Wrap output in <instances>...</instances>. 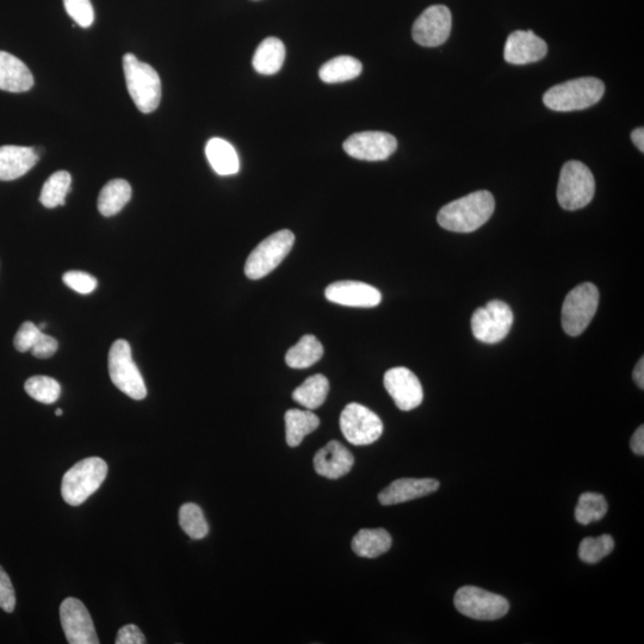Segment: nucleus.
<instances>
[{
  "instance_id": "nucleus-6",
  "label": "nucleus",
  "mask_w": 644,
  "mask_h": 644,
  "mask_svg": "<svg viewBox=\"0 0 644 644\" xmlns=\"http://www.w3.org/2000/svg\"><path fill=\"white\" fill-rule=\"evenodd\" d=\"M294 244L295 235L289 229L271 234L247 258L245 275L255 281L268 276L286 259Z\"/></svg>"
},
{
  "instance_id": "nucleus-27",
  "label": "nucleus",
  "mask_w": 644,
  "mask_h": 644,
  "mask_svg": "<svg viewBox=\"0 0 644 644\" xmlns=\"http://www.w3.org/2000/svg\"><path fill=\"white\" fill-rule=\"evenodd\" d=\"M363 65L356 58L342 55L334 58L320 68L319 77L327 84L349 82L361 76Z\"/></svg>"
},
{
  "instance_id": "nucleus-37",
  "label": "nucleus",
  "mask_w": 644,
  "mask_h": 644,
  "mask_svg": "<svg viewBox=\"0 0 644 644\" xmlns=\"http://www.w3.org/2000/svg\"><path fill=\"white\" fill-rule=\"evenodd\" d=\"M41 333L39 326H36L33 322H23L14 339L16 350L20 352L32 351Z\"/></svg>"
},
{
  "instance_id": "nucleus-13",
  "label": "nucleus",
  "mask_w": 644,
  "mask_h": 644,
  "mask_svg": "<svg viewBox=\"0 0 644 644\" xmlns=\"http://www.w3.org/2000/svg\"><path fill=\"white\" fill-rule=\"evenodd\" d=\"M60 621L70 644H98L90 612L76 598H67L60 606Z\"/></svg>"
},
{
  "instance_id": "nucleus-17",
  "label": "nucleus",
  "mask_w": 644,
  "mask_h": 644,
  "mask_svg": "<svg viewBox=\"0 0 644 644\" xmlns=\"http://www.w3.org/2000/svg\"><path fill=\"white\" fill-rule=\"evenodd\" d=\"M547 42L534 32L517 30L506 40L504 58L512 65L538 63L547 57Z\"/></svg>"
},
{
  "instance_id": "nucleus-20",
  "label": "nucleus",
  "mask_w": 644,
  "mask_h": 644,
  "mask_svg": "<svg viewBox=\"0 0 644 644\" xmlns=\"http://www.w3.org/2000/svg\"><path fill=\"white\" fill-rule=\"evenodd\" d=\"M39 160L40 154L32 147H0V181H15L27 175Z\"/></svg>"
},
{
  "instance_id": "nucleus-12",
  "label": "nucleus",
  "mask_w": 644,
  "mask_h": 644,
  "mask_svg": "<svg viewBox=\"0 0 644 644\" xmlns=\"http://www.w3.org/2000/svg\"><path fill=\"white\" fill-rule=\"evenodd\" d=\"M452 17L445 5H432L414 22L413 40L423 47H438L447 42L451 33Z\"/></svg>"
},
{
  "instance_id": "nucleus-28",
  "label": "nucleus",
  "mask_w": 644,
  "mask_h": 644,
  "mask_svg": "<svg viewBox=\"0 0 644 644\" xmlns=\"http://www.w3.org/2000/svg\"><path fill=\"white\" fill-rule=\"evenodd\" d=\"M324 356V346L312 334H307L300 339L286 355L288 367L293 369H307L317 364Z\"/></svg>"
},
{
  "instance_id": "nucleus-1",
  "label": "nucleus",
  "mask_w": 644,
  "mask_h": 644,
  "mask_svg": "<svg viewBox=\"0 0 644 644\" xmlns=\"http://www.w3.org/2000/svg\"><path fill=\"white\" fill-rule=\"evenodd\" d=\"M494 209L493 195L486 190L476 191L444 206L437 221L447 231L472 233L492 218Z\"/></svg>"
},
{
  "instance_id": "nucleus-42",
  "label": "nucleus",
  "mask_w": 644,
  "mask_h": 644,
  "mask_svg": "<svg viewBox=\"0 0 644 644\" xmlns=\"http://www.w3.org/2000/svg\"><path fill=\"white\" fill-rule=\"evenodd\" d=\"M634 380H635L637 386H639L641 389L644 388V359H643V357L640 359L639 363L636 364V367H635V370H634Z\"/></svg>"
},
{
  "instance_id": "nucleus-39",
  "label": "nucleus",
  "mask_w": 644,
  "mask_h": 644,
  "mask_svg": "<svg viewBox=\"0 0 644 644\" xmlns=\"http://www.w3.org/2000/svg\"><path fill=\"white\" fill-rule=\"evenodd\" d=\"M58 348V340L42 332L32 349V354L36 358L47 359L51 358Z\"/></svg>"
},
{
  "instance_id": "nucleus-26",
  "label": "nucleus",
  "mask_w": 644,
  "mask_h": 644,
  "mask_svg": "<svg viewBox=\"0 0 644 644\" xmlns=\"http://www.w3.org/2000/svg\"><path fill=\"white\" fill-rule=\"evenodd\" d=\"M328 392H330V382L327 377L317 374L308 377L294 390L293 399L306 410L314 411L325 404Z\"/></svg>"
},
{
  "instance_id": "nucleus-10",
  "label": "nucleus",
  "mask_w": 644,
  "mask_h": 644,
  "mask_svg": "<svg viewBox=\"0 0 644 644\" xmlns=\"http://www.w3.org/2000/svg\"><path fill=\"white\" fill-rule=\"evenodd\" d=\"M513 321L515 317L507 303L499 300L488 302L485 307L476 309L473 314L474 337L485 344L500 343L509 336Z\"/></svg>"
},
{
  "instance_id": "nucleus-19",
  "label": "nucleus",
  "mask_w": 644,
  "mask_h": 644,
  "mask_svg": "<svg viewBox=\"0 0 644 644\" xmlns=\"http://www.w3.org/2000/svg\"><path fill=\"white\" fill-rule=\"evenodd\" d=\"M439 481L435 479H399L383 489L379 501L383 506L407 503L438 491Z\"/></svg>"
},
{
  "instance_id": "nucleus-2",
  "label": "nucleus",
  "mask_w": 644,
  "mask_h": 644,
  "mask_svg": "<svg viewBox=\"0 0 644 644\" xmlns=\"http://www.w3.org/2000/svg\"><path fill=\"white\" fill-rule=\"evenodd\" d=\"M605 94L602 80L592 77L569 80L555 85L543 96V103L550 110L569 113L596 105Z\"/></svg>"
},
{
  "instance_id": "nucleus-38",
  "label": "nucleus",
  "mask_w": 644,
  "mask_h": 644,
  "mask_svg": "<svg viewBox=\"0 0 644 644\" xmlns=\"http://www.w3.org/2000/svg\"><path fill=\"white\" fill-rule=\"evenodd\" d=\"M16 608V594L15 588L9 575L6 574L2 566H0V609L5 612H14Z\"/></svg>"
},
{
  "instance_id": "nucleus-23",
  "label": "nucleus",
  "mask_w": 644,
  "mask_h": 644,
  "mask_svg": "<svg viewBox=\"0 0 644 644\" xmlns=\"http://www.w3.org/2000/svg\"><path fill=\"white\" fill-rule=\"evenodd\" d=\"M206 156L213 170L220 176L237 175L240 170L237 151L224 139H210L206 146Z\"/></svg>"
},
{
  "instance_id": "nucleus-43",
  "label": "nucleus",
  "mask_w": 644,
  "mask_h": 644,
  "mask_svg": "<svg viewBox=\"0 0 644 644\" xmlns=\"http://www.w3.org/2000/svg\"><path fill=\"white\" fill-rule=\"evenodd\" d=\"M631 140H633L634 145L639 148V150L644 152V130L643 128H636L633 133H631Z\"/></svg>"
},
{
  "instance_id": "nucleus-21",
  "label": "nucleus",
  "mask_w": 644,
  "mask_h": 644,
  "mask_svg": "<svg viewBox=\"0 0 644 644\" xmlns=\"http://www.w3.org/2000/svg\"><path fill=\"white\" fill-rule=\"evenodd\" d=\"M34 86V77L22 60L0 51V90L21 94Z\"/></svg>"
},
{
  "instance_id": "nucleus-15",
  "label": "nucleus",
  "mask_w": 644,
  "mask_h": 644,
  "mask_svg": "<svg viewBox=\"0 0 644 644\" xmlns=\"http://www.w3.org/2000/svg\"><path fill=\"white\" fill-rule=\"evenodd\" d=\"M383 382L396 407L401 411H412L424 400L423 386L410 369L402 367L390 369Z\"/></svg>"
},
{
  "instance_id": "nucleus-33",
  "label": "nucleus",
  "mask_w": 644,
  "mask_h": 644,
  "mask_svg": "<svg viewBox=\"0 0 644 644\" xmlns=\"http://www.w3.org/2000/svg\"><path fill=\"white\" fill-rule=\"evenodd\" d=\"M30 398L42 402V404H54L60 398L61 387L57 380L48 376H34L24 385Z\"/></svg>"
},
{
  "instance_id": "nucleus-7",
  "label": "nucleus",
  "mask_w": 644,
  "mask_h": 644,
  "mask_svg": "<svg viewBox=\"0 0 644 644\" xmlns=\"http://www.w3.org/2000/svg\"><path fill=\"white\" fill-rule=\"evenodd\" d=\"M109 375L114 385L132 398L133 400H144L147 396V388L144 379L136 367L127 340L119 339L111 346L109 351Z\"/></svg>"
},
{
  "instance_id": "nucleus-34",
  "label": "nucleus",
  "mask_w": 644,
  "mask_h": 644,
  "mask_svg": "<svg viewBox=\"0 0 644 644\" xmlns=\"http://www.w3.org/2000/svg\"><path fill=\"white\" fill-rule=\"evenodd\" d=\"M613 548H615V541L610 535H602L597 538L587 537L580 543L579 557L588 565H594L609 556Z\"/></svg>"
},
{
  "instance_id": "nucleus-36",
  "label": "nucleus",
  "mask_w": 644,
  "mask_h": 644,
  "mask_svg": "<svg viewBox=\"0 0 644 644\" xmlns=\"http://www.w3.org/2000/svg\"><path fill=\"white\" fill-rule=\"evenodd\" d=\"M63 281L68 288L83 295L91 294L98 286L96 278L83 271H68L63 276Z\"/></svg>"
},
{
  "instance_id": "nucleus-40",
  "label": "nucleus",
  "mask_w": 644,
  "mask_h": 644,
  "mask_svg": "<svg viewBox=\"0 0 644 644\" xmlns=\"http://www.w3.org/2000/svg\"><path fill=\"white\" fill-rule=\"evenodd\" d=\"M116 644H144L146 637L134 624L125 625L116 636Z\"/></svg>"
},
{
  "instance_id": "nucleus-25",
  "label": "nucleus",
  "mask_w": 644,
  "mask_h": 644,
  "mask_svg": "<svg viewBox=\"0 0 644 644\" xmlns=\"http://www.w3.org/2000/svg\"><path fill=\"white\" fill-rule=\"evenodd\" d=\"M132 198V187L125 179H113L98 197V210L105 218L119 214Z\"/></svg>"
},
{
  "instance_id": "nucleus-3",
  "label": "nucleus",
  "mask_w": 644,
  "mask_h": 644,
  "mask_svg": "<svg viewBox=\"0 0 644 644\" xmlns=\"http://www.w3.org/2000/svg\"><path fill=\"white\" fill-rule=\"evenodd\" d=\"M123 71L129 95L133 98L136 108L144 114H151L157 110L161 101L158 72L130 53L123 57Z\"/></svg>"
},
{
  "instance_id": "nucleus-32",
  "label": "nucleus",
  "mask_w": 644,
  "mask_h": 644,
  "mask_svg": "<svg viewBox=\"0 0 644 644\" xmlns=\"http://www.w3.org/2000/svg\"><path fill=\"white\" fill-rule=\"evenodd\" d=\"M179 525L193 540H202L209 532V526L200 506L188 503L179 510Z\"/></svg>"
},
{
  "instance_id": "nucleus-18",
  "label": "nucleus",
  "mask_w": 644,
  "mask_h": 644,
  "mask_svg": "<svg viewBox=\"0 0 644 644\" xmlns=\"http://www.w3.org/2000/svg\"><path fill=\"white\" fill-rule=\"evenodd\" d=\"M355 458L342 443L331 441L314 456L315 472L322 478L337 480L351 472Z\"/></svg>"
},
{
  "instance_id": "nucleus-30",
  "label": "nucleus",
  "mask_w": 644,
  "mask_h": 644,
  "mask_svg": "<svg viewBox=\"0 0 644 644\" xmlns=\"http://www.w3.org/2000/svg\"><path fill=\"white\" fill-rule=\"evenodd\" d=\"M72 177L66 171L53 173L43 184L40 202L48 209L65 206V200L71 190Z\"/></svg>"
},
{
  "instance_id": "nucleus-35",
  "label": "nucleus",
  "mask_w": 644,
  "mask_h": 644,
  "mask_svg": "<svg viewBox=\"0 0 644 644\" xmlns=\"http://www.w3.org/2000/svg\"><path fill=\"white\" fill-rule=\"evenodd\" d=\"M68 16L72 18L79 27L89 28L95 21V11L90 0H64Z\"/></svg>"
},
{
  "instance_id": "nucleus-9",
  "label": "nucleus",
  "mask_w": 644,
  "mask_h": 644,
  "mask_svg": "<svg viewBox=\"0 0 644 644\" xmlns=\"http://www.w3.org/2000/svg\"><path fill=\"white\" fill-rule=\"evenodd\" d=\"M458 612L476 621H497L509 613L510 604L499 594L475 586H464L456 592Z\"/></svg>"
},
{
  "instance_id": "nucleus-4",
  "label": "nucleus",
  "mask_w": 644,
  "mask_h": 644,
  "mask_svg": "<svg viewBox=\"0 0 644 644\" xmlns=\"http://www.w3.org/2000/svg\"><path fill=\"white\" fill-rule=\"evenodd\" d=\"M107 475L108 464L102 458H85L64 475L61 494L68 505H82L98 491Z\"/></svg>"
},
{
  "instance_id": "nucleus-14",
  "label": "nucleus",
  "mask_w": 644,
  "mask_h": 644,
  "mask_svg": "<svg viewBox=\"0 0 644 644\" xmlns=\"http://www.w3.org/2000/svg\"><path fill=\"white\" fill-rule=\"evenodd\" d=\"M398 141L385 132H362L351 135L344 142V151L351 158L364 161H382L392 157Z\"/></svg>"
},
{
  "instance_id": "nucleus-11",
  "label": "nucleus",
  "mask_w": 644,
  "mask_h": 644,
  "mask_svg": "<svg viewBox=\"0 0 644 644\" xmlns=\"http://www.w3.org/2000/svg\"><path fill=\"white\" fill-rule=\"evenodd\" d=\"M340 430L346 441L356 447H364L379 441L383 433L382 420L369 408L350 404L340 414Z\"/></svg>"
},
{
  "instance_id": "nucleus-41",
  "label": "nucleus",
  "mask_w": 644,
  "mask_h": 644,
  "mask_svg": "<svg viewBox=\"0 0 644 644\" xmlns=\"http://www.w3.org/2000/svg\"><path fill=\"white\" fill-rule=\"evenodd\" d=\"M631 450L635 452L636 455H644V427L641 425L639 429L634 433L633 438L630 442Z\"/></svg>"
},
{
  "instance_id": "nucleus-5",
  "label": "nucleus",
  "mask_w": 644,
  "mask_h": 644,
  "mask_svg": "<svg viewBox=\"0 0 644 644\" xmlns=\"http://www.w3.org/2000/svg\"><path fill=\"white\" fill-rule=\"evenodd\" d=\"M596 193L592 172L581 161L572 160L563 165L560 173L557 200L566 210H579L591 203Z\"/></svg>"
},
{
  "instance_id": "nucleus-31",
  "label": "nucleus",
  "mask_w": 644,
  "mask_h": 644,
  "mask_svg": "<svg viewBox=\"0 0 644 644\" xmlns=\"http://www.w3.org/2000/svg\"><path fill=\"white\" fill-rule=\"evenodd\" d=\"M608 510V501H606L602 494H581L577 509H575V520L581 525L598 522V520L605 517Z\"/></svg>"
},
{
  "instance_id": "nucleus-29",
  "label": "nucleus",
  "mask_w": 644,
  "mask_h": 644,
  "mask_svg": "<svg viewBox=\"0 0 644 644\" xmlns=\"http://www.w3.org/2000/svg\"><path fill=\"white\" fill-rule=\"evenodd\" d=\"M287 443L290 448L299 447L309 433L320 425V419L312 411L289 410L286 413Z\"/></svg>"
},
{
  "instance_id": "nucleus-16",
  "label": "nucleus",
  "mask_w": 644,
  "mask_h": 644,
  "mask_svg": "<svg viewBox=\"0 0 644 644\" xmlns=\"http://www.w3.org/2000/svg\"><path fill=\"white\" fill-rule=\"evenodd\" d=\"M325 296L336 305L355 308H374L382 301L379 289L356 281L334 282L326 288Z\"/></svg>"
},
{
  "instance_id": "nucleus-45",
  "label": "nucleus",
  "mask_w": 644,
  "mask_h": 644,
  "mask_svg": "<svg viewBox=\"0 0 644 644\" xmlns=\"http://www.w3.org/2000/svg\"><path fill=\"white\" fill-rule=\"evenodd\" d=\"M46 326H47V325L45 324V322H43V324H41V325L39 326V328H40V330L42 331V330H45Z\"/></svg>"
},
{
  "instance_id": "nucleus-22",
  "label": "nucleus",
  "mask_w": 644,
  "mask_h": 644,
  "mask_svg": "<svg viewBox=\"0 0 644 644\" xmlns=\"http://www.w3.org/2000/svg\"><path fill=\"white\" fill-rule=\"evenodd\" d=\"M286 61V47L277 37H268L257 48L252 64L263 76H272L281 70Z\"/></svg>"
},
{
  "instance_id": "nucleus-8",
  "label": "nucleus",
  "mask_w": 644,
  "mask_h": 644,
  "mask_svg": "<svg viewBox=\"0 0 644 644\" xmlns=\"http://www.w3.org/2000/svg\"><path fill=\"white\" fill-rule=\"evenodd\" d=\"M599 306V290L592 283L580 284L566 297L562 306V327L571 337H578L591 324Z\"/></svg>"
},
{
  "instance_id": "nucleus-24",
  "label": "nucleus",
  "mask_w": 644,
  "mask_h": 644,
  "mask_svg": "<svg viewBox=\"0 0 644 644\" xmlns=\"http://www.w3.org/2000/svg\"><path fill=\"white\" fill-rule=\"evenodd\" d=\"M392 536L385 529H363L352 540V549L361 557L376 559L392 548Z\"/></svg>"
},
{
  "instance_id": "nucleus-44",
  "label": "nucleus",
  "mask_w": 644,
  "mask_h": 644,
  "mask_svg": "<svg viewBox=\"0 0 644 644\" xmlns=\"http://www.w3.org/2000/svg\"><path fill=\"white\" fill-rule=\"evenodd\" d=\"M55 414H57L58 417L63 416L64 412L61 410L55 411Z\"/></svg>"
}]
</instances>
